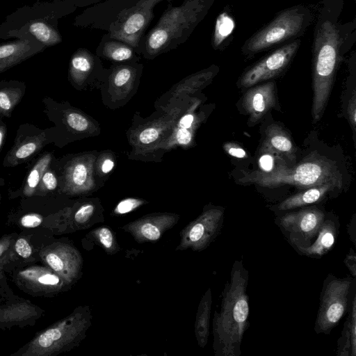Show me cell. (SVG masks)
Returning a JSON list of instances; mask_svg holds the SVG:
<instances>
[{
    "label": "cell",
    "mask_w": 356,
    "mask_h": 356,
    "mask_svg": "<svg viewBox=\"0 0 356 356\" xmlns=\"http://www.w3.org/2000/svg\"><path fill=\"white\" fill-rule=\"evenodd\" d=\"M343 0H322L314 31L312 116L321 117L342 56L356 41V19L341 21Z\"/></svg>",
    "instance_id": "6da1fadb"
},
{
    "label": "cell",
    "mask_w": 356,
    "mask_h": 356,
    "mask_svg": "<svg viewBox=\"0 0 356 356\" xmlns=\"http://www.w3.org/2000/svg\"><path fill=\"white\" fill-rule=\"evenodd\" d=\"M248 272L241 261H236L230 282L225 284L220 312L213 320L216 356H239L241 343L247 329L249 303L246 293Z\"/></svg>",
    "instance_id": "7a4b0ae2"
},
{
    "label": "cell",
    "mask_w": 356,
    "mask_h": 356,
    "mask_svg": "<svg viewBox=\"0 0 356 356\" xmlns=\"http://www.w3.org/2000/svg\"><path fill=\"white\" fill-rule=\"evenodd\" d=\"M213 0H184L179 6H169L144 42L148 56H155L184 42L206 16Z\"/></svg>",
    "instance_id": "3957f363"
},
{
    "label": "cell",
    "mask_w": 356,
    "mask_h": 356,
    "mask_svg": "<svg viewBox=\"0 0 356 356\" xmlns=\"http://www.w3.org/2000/svg\"><path fill=\"white\" fill-rule=\"evenodd\" d=\"M238 181L268 188L289 184L305 189L325 184H333L339 188L342 186V177L331 161L316 154H311L293 168H289L279 163L270 172L257 170L246 173Z\"/></svg>",
    "instance_id": "277c9868"
},
{
    "label": "cell",
    "mask_w": 356,
    "mask_h": 356,
    "mask_svg": "<svg viewBox=\"0 0 356 356\" xmlns=\"http://www.w3.org/2000/svg\"><path fill=\"white\" fill-rule=\"evenodd\" d=\"M92 321L89 306H79L70 315L38 334L20 355L51 356L71 350L86 338Z\"/></svg>",
    "instance_id": "5b68a950"
},
{
    "label": "cell",
    "mask_w": 356,
    "mask_h": 356,
    "mask_svg": "<svg viewBox=\"0 0 356 356\" xmlns=\"http://www.w3.org/2000/svg\"><path fill=\"white\" fill-rule=\"evenodd\" d=\"M313 19L310 9L305 5L288 8L249 39L241 47L245 56H253L276 44L304 34Z\"/></svg>",
    "instance_id": "8992f818"
},
{
    "label": "cell",
    "mask_w": 356,
    "mask_h": 356,
    "mask_svg": "<svg viewBox=\"0 0 356 356\" xmlns=\"http://www.w3.org/2000/svg\"><path fill=\"white\" fill-rule=\"evenodd\" d=\"M327 280L322 290L315 323V330L318 334H329L343 316L347 311L348 294L352 284L350 278L332 277Z\"/></svg>",
    "instance_id": "52a82bcc"
},
{
    "label": "cell",
    "mask_w": 356,
    "mask_h": 356,
    "mask_svg": "<svg viewBox=\"0 0 356 356\" xmlns=\"http://www.w3.org/2000/svg\"><path fill=\"white\" fill-rule=\"evenodd\" d=\"M224 210L212 208L202 213L180 232V241L175 250H205L216 238L221 229Z\"/></svg>",
    "instance_id": "ba28073f"
},
{
    "label": "cell",
    "mask_w": 356,
    "mask_h": 356,
    "mask_svg": "<svg viewBox=\"0 0 356 356\" xmlns=\"http://www.w3.org/2000/svg\"><path fill=\"white\" fill-rule=\"evenodd\" d=\"M163 0H140L111 26L110 38L136 47L154 17V8Z\"/></svg>",
    "instance_id": "9c48e42d"
},
{
    "label": "cell",
    "mask_w": 356,
    "mask_h": 356,
    "mask_svg": "<svg viewBox=\"0 0 356 356\" xmlns=\"http://www.w3.org/2000/svg\"><path fill=\"white\" fill-rule=\"evenodd\" d=\"M300 43V40H293L273 51L243 73L240 85L250 87L280 74L291 63Z\"/></svg>",
    "instance_id": "30bf717a"
},
{
    "label": "cell",
    "mask_w": 356,
    "mask_h": 356,
    "mask_svg": "<svg viewBox=\"0 0 356 356\" xmlns=\"http://www.w3.org/2000/svg\"><path fill=\"white\" fill-rule=\"evenodd\" d=\"M43 262L68 285L75 283L82 275L83 258L73 245L58 242L40 252Z\"/></svg>",
    "instance_id": "8fae6325"
},
{
    "label": "cell",
    "mask_w": 356,
    "mask_h": 356,
    "mask_svg": "<svg viewBox=\"0 0 356 356\" xmlns=\"http://www.w3.org/2000/svg\"><path fill=\"white\" fill-rule=\"evenodd\" d=\"M324 220L323 212L313 207L286 213L281 218L280 225L293 245L307 247L317 236Z\"/></svg>",
    "instance_id": "7c38bea8"
},
{
    "label": "cell",
    "mask_w": 356,
    "mask_h": 356,
    "mask_svg": "<svg viewBox=\"0 0 356 356\" xmlns=\"http://www.w3.org/2000/svg\"><path fill=\"white\" fill-rule=\"evenodd\" d=\"M179 216L172 213H152L130 222L120 227L138 243H155L172 229Z\"/></svg>",
    "instance_id": "4fadbf2b"
},
{
    "label": "cell",
    "mask_w": 356,
    "mask_h": 356,
    "mask_svg": "<svg viewBox=\"0 0 356 356\" xmlns=\"http://www.w3.org/2000/svg\"><path fill=\"white\" fill-rule=\"evenodd\" d=\"M45 48L29 33L18 40L0 44V73L42 51Z\"/></svg>",
    "instance_id": "5bb4252c"
},
{
    "label": "cell",
    "mask_w": 356,
    "mask_h": 356,
    "mask_svg": "<svg viewBox=\"0 0 356 356\" xmlns=\"http://www.w3.org/2000/svg\"><path fill=\"white\" fill-rule=\"evenodd\" d=\"M19 282L34 291L56 292L68 284L49 267L31 266L17 273Z\"/></svg>",
    "instance_id": "9a60e30c"
},
{
    "label": "cell",
    "mask_w": 356,
    "mask_h": 356,
    "mask_svg": "<svg viewBox=\"0 0 356 356\" xmlns=\"http://www.w3.org/2000/svg\"><path fill=\"white\" fill-rule=\"evenodd\" d=\"M275 104V84L268 82L249 90L243 99V106L252 121L261 118Z\"/></svg>",
    "instance_id": "2e32d148"
},
{
    "label": "cell",
    "mask_w": 356,
    "mask_h": 356,
    "mask_svg": "<svg viewBox=\"0 0 356 356\" xmlns=\"http://www.w3.org/2000/svg\"><path fill=\"white\" fill-rule=\"evenodd\" d=\"M262 150L279 154L291 161L296 159V149L289 135L280 126L275 124L266 130Z\"/></svg>",
    "instance_id": "e0dca14e"
},
{
    "label": "cell",
    "mask_w": 356,
    "mask_h": 356,
    "mask_svg": "<svg viewBox=\"0 0 356 356\" xmlns=\"http://www.w3.org/2000/svg\"><path fill=\"white\" fill-rule=\"evenodd\" d=\"M337 226L332 220H324L316 241L307 247H298L302 254L309 257H321L333 247L337 237Z\"/></svg>",
    "instance_id": "ac0fdd59"
},
{
    "label": "cell",
    "mask_w": 356,
    "mask_h": 356,
    "mask_svg": "<svg viewBox=\"0 0 356 356\" xmlns=\"http://www.w3.org/2000/svg\"><path fill=\"white\" fill-rule=\"evenodd\" d=\"M335 188L338 187L333 184H325L306 188L305 191L284 200L277 206V209L285 211L315 203Z\"/></svg>",
    "instance_id": "d6986e66"
},
{
    "label": "cell",
    "mask_w": 356,
    "mask_h": 356,
    "mask_svg": "<svg viewBox=\"0 0 356 356\" xmlns=\"http://www.w3.org/2000/svg\"><path fill=\"white\" fill-rule=\"evenodd\" d=\"M211 304V290L209 288L200 301L195 321V335L200 348H204L208 341Z\"/></svg>",
    "instance_id": "ffe728a7"
},
{
    "label": "cell",
    "mask_w": 356,
    "mask_h": 356,
    "mask_svg": "<svg viewBox=\"0 0 356 356\" xmlns=\"http://www.w3.org/2000/svg\"><path fill=\"white\" fill-rule=\"evenodd\" d=\"M45 141V136L42 133L40 135L29 137L23 141L15 145L5 158V165H18L22 161L31 157L42 147Z\"/></svg>",
    "instance_id": "44dd1931"
},
{
    "label": "cell",
    "mask_w": 356,
    "mask_h": 356,
    "mask_svg": "<svg viewBox=\"0 0 356 356\" xmlns=\"http://www.w3.org/2000/svg\"><path fill=\"white\" fill-rule=\"evenodd\" d=\"M86 237L92 244L100 247L108 255H114L121 250L115 232L107 225L93 229Z\"/></svg>",
    "instance_id": "7402d4cb"
},
{
    "label": "cell",
    "mask_w": 356,
    "mask_h": 356,
    "mask_svg": "<svg viewBox=\"0 0 356 356\" xmlns=\"http://www.w3.org/2000/svg\"><path fill=\"white\" fill-rule=\"evenodd\" d=\"M27 31L33 38L44 46L56 45L62 41L59 32L48 23L35 20L30 23Z\"/></svg>",
    "instance_id": "603a6c76"
},
{
    "label": "cell",
    "mask_w": 356,
    "mask_h": 356,
    "mask_svg": "<svg viewBox=\"0 0 356 356\" xmlns=\"http://www.w3.org/2000/svg\"><path fill=\"white\" fill-rule=\"evenodd\" d=\"M37 315L34 305L27 302H17L0 309V323H18Z\"/></svg>",
    "instance_id": "cb8c5ba5"
},
{
    "label": "cell",
    "mask_w": 356,
    "mask_h": 356,
    "mask_svg": "<svg viewBox=\"0 0 356 356\" xmlns=\"http://www.w3.org/2000/svg\"><path fill=\"white\" fill-rule=\"evenodd\" d=\"M51 161V154H46L35 163L29 173L24 184L23 193L26 196H31L35 193L43 174L48 169Z\"/></svg>",
    "instance_id": "d4e9b609"
},
{
    "label": "cell",
    "mask_w": 356,
    "mask_h": 356,
    "mask_svg": "<svg viewBox=\"0 0 356 356\" xmlns=\"http://www.w3.org/2000/svg\"><path fill=\"white\" fill-rule=\"evenodd\" d=\"M95 217V207L91 203L84 204L73 214L70 229L76 231L90 228L97 222Z\"/></svg>",
    "instance_id": "484cf974"
},
{
    "label": "cell",
    "mask_w": 356,
    "mask_h": 356,
    "mask_svg": "<svg viewBox=\"0 0 356 356\" xmlns=\"http://www.w3.org/2000/svg\"><path fill=\"white\" fill-rule=\"evenodd\" d=\"M234 27L233 19L225 13L220 14L216 19L212 45L215 49H221L224 42L232 33Z\"/></svg>",
    "instance_id": "4316f807"
},
{
    "label": "cell",
    "mask_w": 356,
    "mask_h": 356,
    "mask_svg": "<svg viewBox=\"0 0 356 356\" xmlns=\"http://www.w3.org/2000/svg\"><path fill=\"white\" fill-rule=\"evenodd\" d=\"M24 91L20 88L6 87L0 90V114L10 116L15 106L22 98Z\"/></svg>",
    "instance_id": "83f0119b"
},
{
    "label": "cell",
    "mask_w": 356,
    "mask_h": 356,
    "mask_svg": "<svg viewBox=\"0 0 356 356\" xmlns=\"http://www.w3.org/2000/svg\"><path fill=\"white\" fill-rule=\"evenodd\" d=\"M103 52L108 58L122 61L131 58L133 56L132 47L121 41H108L104 43Z\"/></svg>",
    "instance_id": "f1b7e54d"
},
{
    "label": "cell",
    "mask_w": 356,
    "mask_h": 356,
    "mask_svg": "<svg viewBox=\"0 0 356 356\" xmlns=\"http://www.w3.org/2000/svg\"><path fill=\"white\" fill-rule=\"evenodd\" d=\"M92 67V57L86 49H79L70 60V71L73 76L79 77L88 73Z\"/></svg>",
    "instance_id": "f546056e"
},
{
    "label": "cell",
    "mask_w": 356,
    "mask_h": 356,
    "mask_svg": "<svg viewBox=\"0 0 356 356\" xmlns=\"http://www.w3.org/2000/svg\"><path fill=\"white\" fill-rule=\"evenodd\" d=\"M87 168L83 163L74 164L68 174L69 181L74 187H81L87 179Z\"/></svg>",
    "instance_id": "4dcf8cb0"
},
{
    "label": "cell",
    "mask_w": 356,
    "mask_h": 356,
    "mask_svg": "<svg viewBox=\"0 0 356 356\" xmlns=\"http://www.w3.org/2000/svg\"><path fill=\"white\" fill-rule=\"evenodd\" d=\"M350 334L351 340V355H356V297L353 296L349 316L346 319Z\"/></svg>",
    "instance_id": "1f68e13d"
},
{
    "label": "cell",
    "mask_w": 356,
    "mask_h": 356,
    "mask_svg": "<svg viewBox=\"0 0 356 356\" xmlns=\"http://www.w3.org/2000/svg\"><path fill=\"white\" fill-rule=\"evenodd\" d=\"M337 355L338 356H350L351 355V340L350 334L348 325V322L346 321L341 336L338 340L337 344Z\"/></svg>",
    "instance_id": "d6a6232c"
},
{
    "label": "cell",
    "mask_w": 356,
    "mask_h": 356,
    "mask_svg": "<svg viewBox=\"0 0 356 356\" xmlns=\"http://www.w3.org/2000/svg\"><path fill=\"white\" fill-rule=\"evenodd\" d=\"M13 241V239L10 236L0 238V273L13 254L11 250Z\"/></svg>",
    "instance_id": "836d02e7"
},
{
    "label": "cell",
    "mask_w": 356,
    "mask_h": 356,
    "mask_svg": "<svg viewBox=\"0 0 356 356\" xmlns=\"http://www.w3.org/2000/svg\"><path fill=\"white\" fill-rule=\"evenodd\" d=\"M66 120L68 125L76 131H83L88 128V120L79 113H70Z\"/></svg>",
    "instance_id": "e575fe53"
},
{
    "label": "cell",
    "mask_w": 356,
    "mask_h": 356,
    "mask_svg": "<svg viewBox=\"0 0 356 356\" xmlns=\"http://www.w3.org/2000/svg\"><path fill=\"white\" fill-rule=\"evenodd\" d=\"M143 204V201L134 199L127 198L120 202L116 208L115 209V213L119 215L125 214L129 213L140 207Z\"/></svg>",
    "instance_id": "d590c367"
},
{
    "label": "cell",
    "mask_w": 356,
    "mask_h": 356,
    "mask_svg": "<svg viewBox=\"0 0 356 356\" xmlns=\"http://www.w3.org/2000/svg\"><path fill=\"white\" fill-rule=\"evenodd\" d=\"M15 252L22 258H29L32 254V248L24 238H19L14 245Z\"/></svg>",
    "instance_id": "8d00e7d4"
},
{
    "label": "cell",
    "mask_w": 356,
    "mask_h": 356,
    "mask_svg": "<svg viewBox=\"0 0 356 356\" xmlns=\"http://www.w3.org/2000/svg\"><path fill=\"white\" fill-rule=\"evenodd\" d=\"M42 222V216L37 213L26 214L20 219V224L26 228H34L38 227Z\"/></svg>",
    "instance_id": "74e56055"
},
{
    "label": "cell",
    "mask_w": 356,
    "mask_h": 356,
    "mask_svg": "<svg viewBox=\"0 0 356 356\" xmlns=\"http://www.w3.org/2000/svg\"><path fill=\"white\" fill-rule=\"evenodd\" d=\"M40 182L43 188L47 191L54 190L57 186V179L55 175L48 170L43 174Z\"/></svg>",
    "instance_id": "f35d334b"
},
{
    "label": "cell",
    "mask_w": 356,
    "mask_h": 356,
    "mask_svg": "<svg viewBox=\"0 0 356 356\" xmlns=\"http://www.w3.org/2000/svg\"><path fill=\"white\" fill-rule=\"evenodd\" d=\"M131 70L129 68L124 67L118 71L114 77V83L117 86H122L126 84L131 77Z\"/></svg>",
    "instance_id": "ab89813d"
},
{
    "label": "cell",
    "mask_w": 356,
    "mask_h": 356,
    "mask_svg": "<svg viewBox=\"0 0 356 356\" xmlns=\"http://www.w3.org/2000/svg\"><path fill=\"white\" fill-rule=\"evenodd\" d=\"M159 134L154 128H147L143 130L140 136L139 139L143 144H149L155 141L159 138Z\"/></svg>",
    "instance_id": "60d3db41"
},
{
    "label": "cell",
    "mask_w": 356,
    "mask_h": 356,
    "mask_svg": "<svg viewBox=\"0 0 356 356\" xmlns=\"http://www.w3.org/2000/svg\"><path fill=\"white\" fill-rule=\"evenodd\" d=\"M225 151L232 156L243 159L247 156L246 152L240 146L233 143H227L224 145Z\"/></svg>",
    "instance_id": "b9f144b4"
},
{
    "label": "cell",
    "mask_w": 356,
    "mask_h": 356,
    "mask_svg": "<svg viewBox=\"0 0 356 356\" xmlns=\"http://www.w3.org/2000/svg\"><path fill=\"white\" fill-rule=\"evenodd\" d=\"M344 264L355 277L356 276V254L353 249H350L344 259Z\"/></svg>",
    "instance_id": "7bdbcfd3"
},
{
    "label": "cell",
    "mask_w": 356,
    "mask_h": 356,
    "mask_svg": "<svg viewBox=\"0 0 356 356\" xmlns=\"http://www.w3.org/2000/svg\"><path fill=\"white\" fill-rule=\"evenodd\" d=\"M268 152L269 154H264L259 159V165L263 172H270L274 168V158Z\"/></svg>",
    "instance_id": "ee69618b"
},
{
    "label": "cell",
    "mask_w": 356,
    "mask_h": 356,
    "mask_svg": "<svg viewBox=\"0 0 356 356\" xmlns=\"http://www.w3.org/2000/svg\"><path fill=\"white\" fill-rule=\"evenodd\" d=\"M348 115L350 125L355 132L356 124V101L355 93H353L348 106Z\"/></svg>",
    "instance_id": "f6af8a7d"
},
{
    "label": "cell",
    "mask_w": 356,
    "mask_h": 356,
    "mask_svg": "<svg viewBox=\"0 0 356 356\" xmlns=\"http://www.w3.org/2000/svg\"><path fill=\"white\" fill-rule=\"evenodd\" d=\"M191 134L187 129L181 128L177 133V140L179 144L186 145L191 140Z\"/></svg>",
    "instance_id": "bcb514c9"
},
{
    "label": "cell",
    "mask_w": 356,
    "mask_h": 356,
    "mask_svg": "<svg viewBox=\"0 0 356 356\" xmlns=\"http://www.w3.org/2000/svg\"><path fill=\"white\" fill-rule=\"evenodd\" d=\"M193 115L191 114L184 115L179 122L181 128L188 129L189 127H191L193 122Z\"/></svg>",
    "instance_id": "7dc6e473"
},
{
    "label": "cell",
    "mask_w": 356,
    "mask_h": 356,
    "mask_svg": "<svg viewBox=\"0 0 356 356\" xmlns=\"http://www.w3.org/2000/svg\"><path fill=\"white\" fill-rule=\"evenodd\" d=\"M113 161L109 159H107L103 162L102 165V170L104 173H108L113 169Z\"/></svg>",
    "instance_id": "c3c4849f"
},
{
    "label": "cell",
    "mask_w": 356,
    "mask_h": 356,
    "mask_svg": "<svg viewBox=\"0 0 356 356\" xmlns=\"http://www.w3.org/2000/svg\"><path fill=\"white\" fill-rule=\"evenodd\" d=\"M348 233L350 234V236L351 238V240L353 241L354 243H355V218H353V221L348 225Z\"/></svg>",
    "instance_id": "681fc988"
},
{
    "label": "cell",
    "mask_w": 356,
    "mask_h": 356,
    "mask_svg": "<svg viewBox=\"0 0 356 356\" xmlns=\"http://www.w3.org/2000/svg\"><path fill=\"white\" fill-rule=\"evenodd\" d=\"M6 129L4 126H0V149L4 140Z\"/></svg>",
    "instance_id": "f907efd6"
}]
</instances>
